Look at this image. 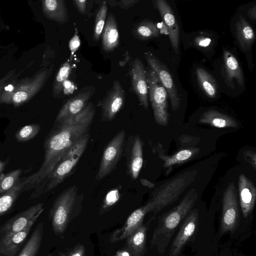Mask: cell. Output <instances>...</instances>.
<instances>
[{
    "instance_id": "cell-4",
    "label": "cell",
    "mask_w": 256,
    "mask_h": 256,
    "mask_svg": "<svg viewBox=\"0 0 256 256\" xmlns=\"http://www.w3.org/2000/svg\"><path fill=\"white\" fill-rule=\"evenodd\" d=\"M53 66H46L34 76L20 80H14L0 95V104L20 106L30 100L43 87L50 75Z\"/></svg>"
},
{
    "instance_id": "cell-46",
    "label": "cell",
    "mask_w": 256,
    "mask_h": 256,
    "mask_svg": "<svg viewBox=\"0 0 256 256\" xmlns=\"http://www.w3.org/2000/svg\"><path fill=\"white\" fill-rule=\"evenodd\" d=\"M8 162L9 158H6L5 160H0V174L2 173Z\"/></svg>"
},
{
    "instance_id": "cell-31",
    "label": "cell",
    "mask_w": 256,
    "mask_h": 256,
    "mask_svg": "<svg viewBox=\"0 0 256 256\" xmlns=\"http://www.w3.org/2000/svg\"><path fill=\"white\" fill-rule=\"evenodd\" d=\"M72 70V66L69 60L66 61L60 68L54 80L52 95L54 98H57L62 93L64 84L68 79Z\"/></svg>"
},
{
    "instance_id": "cell-10",
    "label": "cell",
    "mask_w": 256,
    "mask_h": 256,
    "mask_svg": "<svg viewBox=\"0 0 256 256\" xmlns=\"http://www.w3.org/2000/svg\"><path fill=\"white\" fill-rule=\"evenodd\" d=\"M44 209V204L38 203L8 220L0 226V239L20 232L30 224H34Z\"/></svg>"
},
{
    "instance_id": "cell-26",
    "label": "cell",
    "mask_w": 256,
    "mask_h": 256,
    "mask_svg": "<svg viewBox=\"0 0 256 256\" xmlns=\"http://www.w3.org/2000/svg\"><path fill=\"white\" fill-rule=\"evenodd\" d=\"M44 224H38L18 256H36L41 246Z\"/></svg>"
},
{
    "instance_id": "cell-19",
    "label": "cell",
    "mask_w": 256,
    "mask_h": 256,
    "mask_svg": "<svg viewBox=\"0 0 256 256\" xmlns=\"http://www.w3.org/2000/svg\"><path fill=\"white\" fill-rule=\"evenodd\" d=\"M240 201L243 216L247 218L253 210L256 200V189L252 182L244 174L238 178Z\"/></svg>"
},
{
    "instance_id": "cell-30",
    "label": "cell",
    "mask_w": 256,
    "mask_h": 256,
    "mask_svg": "<svg viewBox=\"0 0 256 256\" xmlns=\"http://www.w3.org/2000/svg\"><path fill=\"white\" fill-rule=\"evenodd\" d=\"M134 35L141 40H148L156 38L160 34V30L155 23L145 20L138 23L134 28Z\"/></svg>"
},
{
    "instance_id": "cell-43",
    "label": "cell",
    "mask_w": 256,
    "mask_h": 256,
    "mask_svg": "<svg viewBox=\"0 0 256 256\" xmlns=\"http://www.w3.org/2000/svg\"><path fill=\"white\" fill-rule=\"evenodd\" d=\"M137 2V0H121L118 2V4L120 8H128L132 6Z\"/></svg>"
},
{
    "instance_id": "cell-3",
    "label": "cell",
    "mask_w": 256,
    "mask_h": 256,
    "mask_svg": "<svg viewBox=\"0 0 256 256\" xmlns=\"http://www.w3.org/2000/svg\"><path fill=\"white\" fill-rule=\"evenodd\" d=\"M90 138L88 132L62 157L49 174L34 188L30 198H37L52 190L71 174L85 151Z\"/></svg>"
},
{
    "instance_id": "cell-39",
    "label": "cell",
    "mask_w": 256,
    "mask_h": 256,
    "mask_svg": "<svg viewBox=\"0 0 256 256\" xmlns=\"http://www.w3.org/2000/svg\"><path fill=\"white\" fill-rule=\"evenodd\" d=\"M84 246L79 244L72 250L66 256H84Z\"/></svg>"
},
{
    "instance_id": "cell-6",
    "label": "cell",
    "mask_w": 256,
    "mask_h": 256,
    "mask_svg": "<svg viewBox=\"0 0 256 256\" xmlns=\"http://www.w3.org/2000/svg\"><path fill=\"white\" fill-rule=\"evenodd\" d=\"M78 188L73 186L64 190L56 199L49 216L56 235L62 234L67 226L78 196Z\"/></svg>"
},
{
    "instance_id": "cell-15",
    "label": "cell",
    "mask_w": 256,
    "mask_h": 256,
    "mask_svg": "<svg viewBox=\"0 0 256 256\" xmlns=\"http://www.w3.org/2000/svg\"><path fill=\"white\" fill-rule=\"evenodd\" d=\"M198 212L193 210L184 220L170 247V256H178L194 234L197 226Z\"/></svg>"
},
{
    "instance_id": "cell-5",
    "label": "cell",
    "mask_w": 256,
    "mask_h": 256,
    "mask_svg": "<svg viewBox=\"0 0 256 256\" xmlns=\"http://www.w3.org/2000/svg\"><path fill=\"white\" fill-rule=\"evenodd\" d=\"M197 170H188L172 179L152 194L146 204L150 212H158L174 202L186 188L195 180Z\"/></svg>"
},
{
    "instance_id": "cell-23",
    "label": "cell",
    "mask_w": 256,
    "mask_h": 256,
    "mask_svg": "<svg viewBox=\"0 0 256 256\" xmlns=\"http://www.w3.org/2000/svg\"><path fill=\"white\" fill-rule=\"evenodd\" d=\"M236 34L242 49L248 50L256 39V34L252 26L245 18L240 15L236 24Z\"/></svg>"
},
{
    "instance_id": "cell-18",
    "label": "cell",
    "mask_w": 256,
    "mask_h": 256,
    "mask_svg": "<svg viewBox=\"0 0 256 256\" xmlns=\"http://www.w3.org/2000/svg\"><path fill=\"white\" fill-rule=\"evenodd\" d=\"M34 224H31L20 232L0 239V256H16L24 246Z\"/></svg>"
},
{
    "instance_id": "cell-16",
    "label": "cell",
    "mask_w": 256,
    "mask_h": 256,
    "mask_svg": "<svg viewBox=\"0 0 256 256\" xmlns=\"http://www.w3.org/2000/svg\"><path fill=\"white\" fill-rule=\"evenodd\" d=\"M164 24L167 28L169 38L174 52L178 51L180 30L178 23L170 6L164 0H157L155 2Z\"/></svg>"
},
{
    "instance_id": "cell-2",
    "label": "cell",
    "mask_w": 256,
    "mask_h": 256,
    "mask_svg": "<svg viewBox=\"0 0 256 256\" xmlns=\"http://www.w3.org/2000/svg\"><path fill=\"white\" fill-rule=\"evenodd\" d=\"M197 198L195 189L191 190L178 206L160 218L151 240L152 246H156L160 253L164 252L178 226L192 208Z\"/></svg>"
},
{
    "instance_id": "cell-28",
    "label": "cell",
    "mask_w": 256,
    "mask_h": 256,
    "mask_svg": "<svg viewBox=\"0 0 256 256\" xmlns=\"http://www.w3.org/2000/svg\"><path fill=\"white\" fill-rule=\"evenodd\" d=\"M196 75L198 84L206 94L210 98H214L218 93L217 83L214 77L202 68H198Z\"/></svg>"
},
{
    "instance_id": "cell-27",
    "label": "cell",
    "mask_w": 256,
    "mask_h": 256,
    "mask_svg": "<svg viewBox=\"0 0 256 256\" xmlns=\"http://www.w3.org/2000/svg\"><path fill=\"white\" fill-rule=\"evenodd\" d=\"M24 186L23 179L21 178L12 188L0 196V216L12 208L18 196L23 192Z\"/></svg>"
},
{
    "instance_id": "cell-44",
    "label": "cell",
    "mask_w": 256,
    "mask_h": 256,
    "mask_svg": "<svg viewBox=\"0 0 256 256\" xmlns=\"http://www.w3.org/2000/svg\"><path fill=\"white\" fill-rule=\"evenodd\" d=\"M140 182L142 186L150 188H152L155 186L154 183L145 178H141L140 180Z\"/></svg>"
},
{
    "instance_id": "cell-38",
    "label": "cell",
    "mask_w": 256,
    "mask_h": 256,
    "mask_svg": "<svg viewBox=\"0 0 256 256\" xmlns=\"http://www.w3.org/2000/svg\"><path fill=\"white\" fill-rule=\"evenodd\" d=\"M212 40L205 36H199L194 39V43L196 46L200 48H206L211 43Z\"/></svg>"
},
{
    "instance_id": "cell-25",
    "label": "cell",
    "mask_w": 256,
    "mask_h": 256,
    "mask_svg": "<svg viewBox=\"0 0 256 256\" xmlns=\"http://www.w3.org/2000/svg\"><path fill=\"white\" fill-rule=\"evenodd\" d=\"M224 64L226 78L228 82L232 84L234 80L240 86H243L244 76L239 62L235 56L227 50L224 52Z\"/></svg>"
},
{
    "instance_id": "cell-17",
    "label": "cell",
    "mask_w": 256,
    "mask_h": 256,
    "mask_svg": "<svg viewBox=\"0 0 256 256\" xmlns=\"http://www.w3.org/2000/svg\"><path fill=\"white\" fill-rule=\"evenodd\" d=\"M149 212L150 210L146 204L134 210L128 217L123 226L112 234V242H115L128 238L142 225L144 216Z\"/></svg>"
},
{
    "instance_id": "cell-35",
    "label": "cell",
    "mask_w": 256,
    "mask_h": 256,
    "mask_svg": "<svg viewBox=\"0 0 256 256\" xmlns=\"http://www.w3.org/2000/svg\"><path fill=\"white\" fill-rule=\"evenodd\" d=\"M40 124H34L24 126L15 134L17 141L22 142H28L34 138L40 130Z\"/></svg>"
},
{
    "instance_id": "cell-33",
    "label": "cell",
    "mask_w": 256,
    "mask_h": 256,
    "mask_svg": "<svg viewBox=\"0 0 256 256\" xmlns=\"http://www.w3.org/2000/svg\"><path fill=\"white\" fill-rule=\"evenodd\" d=\"M21 168L0 174V196L12 188L20 180Z\"/></svg>"
},
{
    "instance_id": "cell-20",
    "label": "cell",
    "mask_w": 256,
    "mask_h": 256,
    "mask_svg": "<svg viewBox=\"0 0 256 256\" xmlns=\"http://www.w3.org/2000/svg\"><path fill=\"white\" fill-rule=\"evenodd\" d=\"M127 166L128 173L133 180L138 176L143 164L142 144L138 136L134 137L128 156Z\"/></svg>"
},
{
    "instance_id": "cell-36",
    "label": "cell",
    "mask_w": 256,
    "mask_h": 256,
    "mask_svg": "<svg viewBox=\"0 0 256 256\" xmlns=\"http://www.w3.org/2000/svg\"><path fill=\"white\" fill-rule=\"evenodd\" d=\"M23 70L16 73V70L13 69L9 71L5 76L0 79V95L3 92L4 88L12 80L18 78Z\"/></svg>"
},
{
    "instance_id": "cell-40",
    "label": "cell",
    "mask_w": 256,
    "mask_h": 256,
    "mask_svg": "<svg viewBox=\"0 0 256 256\" xmlns=\"http://www.w3.org/2000/svg\"><path fill=\"white\" fill-rule=\"evenodd\" d=\"M78 11L81 14H84L86 12V8L87 0H73Z\"/></svg>"
},
{
    "instance_id": "cell-37",
    "label": "cell",
    "mask_w": 256,
    "mask_h": 256,
    "mask_svg": "<svg viewBox=\"0 0 256 256\" xmlns=\"http://www.w3.org/2000/svg\"><path fill=\"white\" fill-rule=\"evenodd\" d=\"M80 45V40L78 34L77 32H75L74 36L70 40L68 43V47L71 52V54L73 55L76 51L78 50Z\"/></svg>"
},
{
    "instance_id": "cell-41",
    "label": "cell",
    "mask_w": 256,
    "mask_h": 256,
    "mask_svg": "<svg viewBox=\"0 0 256 256\" xmlns=\"http://www.w3.org/2000/svg\"><path fill=\"white\" fill-rule=\"evenodd\" d=\"M244 158L256 168V153L252 151H246L244 153Z\"/></svg>"
},
{
    "instance_id": "cell-22",
    "label": "cell",
    "mask_w": 256,
    "mask_h": 256,
    "mask_svg": "<svg viewBox=\"0 0 256 256\" xmlns=\"http://www.w3.org/2000/svg\"><path fill=\"white\" fill-rule=\"evenodd\" d=\"M102 36L103 50L106 52L113 50L119 44V32L114 16L110 14L106 22Z\"/></svg>"
},
{
    "instance_id": "cell-14",
    "label": "cell",
    "mask_w": 256,
    "mask_h": 256,
    "mask_svg": "<svg viewBox=\"0 0 256 256\" xmlns=\"http://www.w3.org/2000/svg\"><path fill=\"white\" fill-rule=\"evenodd\" d=\"M130 77L133 90L137 96L141 105L145 108H148V87L146 72L141 60L136 58L133 62Z\"/></svg>"
},
{
    "instance_id": "cell-48",
    "label": "cell",
    "mask_w": 256,
    "mask_h": 256,
    "mask_svg": "<svg viewBox=\"0 0 256 256\" xmlns=\"http://www.w3.org/2000/svg\"><path fill=\"white\" fill-rule=\"evenodd\" d=\"M52 256V255H48V256Z\"/></svg>"
},
{
    "instance_id": "cell-34",
    "label": "cell",
    "mask_w": 256,
    "mask_h": 256,
    "mask_svg": "<svg viewBox=\"0 0 256 256\" xmlns=\"http://www.w3.org/2000/svg\"><path fill=\"white\" fill-rule=\"evenodd\" d=\"M107 12V2L104 1L98 10L95 19L92 34L93 40L95 41H98L102 36L106 23Z\"/></svg>"
},
{
    "instance_id": "cell-47",
    "label": "cell",
    "mask_w": 256,
    "mask_h": 256,
    "mask_svg": "<svg viewBox=\"0 0 256 256\" xmlns=\"http://www.w3.org/2000/svg\"><path fill=\"white\" fill-rule=\"evenodd\" d=\"M114 256H130V254L128 251L122 250L118 252Z\"/></svg>"
},
{
    "instance_id": "cell-12",
    "label": "cell",
    "mask_w": 256,
    "mask_h": 256,
    "mask_svg": "<svg viewBox=\"0 0 256 256\" xmlns=\"http://www.w3.org/2000/svg\"><path fill=\"white\" fill-rule=\"evenodd\" d=\"M125 99V92L120 82L114 81L102 104V120L110 122L114 119L122 108Z\"/></svg>"
},
{
    "instance_id": "cell-32",
    "label": "cell",
    "mask_w": 256,
    "mask_h": 256,
    "mask_svg": "<svg viewBox=\"0 0 256 256\" xmlns=\"http://www.w3.org/2000/svg\"><path fill=\"white\" fill-rule=\"evenodd\" d=\"M196 149H184L171 156L160 154V158L164 162V167L167 168L186 162L196 154Z\"/></svg>"
},
{
    "instance_id": "cell-13",
    "label": "cell",
    "mask_w": 256,
    "mask_h": 256,
    "mask_svg": "<svg viewBox=\"0 0 256 256\" xmlns=\"http://www.w3.org/2000/svg\"><path fill=\"white\" fill-rule=\"evenodd\" d=\"M94 86H87L74 96L69 99L60 109L55 120L59 122L68 118L74 116L87 106L88 101L94 93Z\"/></svg>"
},
{
    "instance_id": "cell-1",
    "label": "cell",
    "mask_w": 256,
    "mask_h": 256,
    "mask_svg": "<svg viewBox=\"0 0 256 256\" xmlns=\"http://www.w3.org/2000/svg\"><path fill=\"white\" fill-rule=\"evenodd\" d=\"M95 113L94 104L89 102L78 114L54 123L44 141L43 162L36 172L22 178L24 183L23 192L39 184L62 157L89 132Z\"/></svg>"
},
{
    "instance_id": "cell-42",
    "label": "cell",
    "mask_w": 256,
    "mask_h": 256,
    "mask_svg": "<svg viewBox=\"0 0 256 256\" xmlns=\"http://www.w3.org/2000/svg\"><path fill=\"white\" fill-rule=\"evenodd\" d=\"M118 198L115 194L110 193V194H108L106 200L105 206H112L118 200Z\"/></svg>"
},
{
    "instance_id": "cell-24",
    "label": "cell",
    "mask_w": 256,
    "mask_h": 256,
    "mask_svg": "<svg viewBox=\"0 0 256 256\" xmlns=\"http://www.w3.org/2000/svg\"><path fill=\"white\" fill-rule=\"evenodd\" d=\"M199 122L218 128H236L238 126L237 122L233 118L213 109L203 113Z\"/></svg>"
},
{
    "instance_id": "cell-29",
    "label": "cell",
    "mask_w": 256,
    "mask_h": 256,
    "mask_svg": "<svg viewBox=\"0 0 256 256\" xmlns=\"http://www.w3.org/2000/svg\"><path fill=\"white\" fill-rule=\"evenodd\" d=\"M146 228L142 225L128 238V246L134 256H142L146 244Z\"/></svg>"
},
{
    "instance_id": "cell-21",
    "label": "cell",
    "mask_w": 256,
    "mask_h": 256,
    "mask_svg": "<svg viewBox=\"0 0 256 256\" xmlns=\"http://www.w3.org/2000/svg\"><path fill=\"white\" fill-rule=\"evenodd\" d=\"M43 14L48 19L63 24L68 21V12L64 0H43Z\"/></svg>"
},
{
    "instance_id": "cell-11",
    "label": "cell",
    "mask_w": 256,
    "mask_h": 256,
    "mask_svg": "<svg viewBox=\"0 0 256 256\" xmlns=\"http://www.w3.org/2000/svg\"><path fill=\"white\" fill-rule=\"evenodd\" d=\"M239 211L234 184H229L222 199V210L220 232L224 234L233 232L237 226Z\"/></svg>"
},
{
    "instance_id": "cell-8",
    "label": "cell",
    "mask_w": 256,
    "mask_h": 256,
    "mask_svg": "<svg viewBox=\"0 0 256 256\" xmlns=\"http://www.w3.org/2000/svg\"><path fill=\"white\" fill-rule=\"evenodd\" d=\"M125 139L126 132L122 130L106 145L102 157L96 180L104 178L114 169L122 156Z\"/></svg>"
},
{
    "instance_id": "cell-45",
    "label": "cell",
    "mask_w": 256,
    "mask_h": 256,
    "mask_svg": "<svg viewBox=\"0 0 256 256\" xmlns=\"http://www.w3.org/2000/svg\"><path fill=\"white\" fill-rule=\"evenodd\" d=\"M249 17L252 20H255L256 18V7L254 5L248 12Z\"/></svg>"
},
{
    "instance_id": "cell-7",
    "label": "cell",
    "mask_w": 256,
    "mask_h": 256,
    "mask_svg": "<svg viewBox=\"0 0 256 256\" xmlns=\"http://www.w3.org/2000/svg\"><path fill=\"white\" fill-rule=\"evenodd\" d=\"M148 94L157 124L166 126L168 122V93L156 74L151 69L146 72Z\"/></svg>"
},
{
    "instance_id": "cell-9",
    "label": "cell",
    "mask_w": 256,
    "mask_h": 256,
    "mask_svg": "<svg viewBox=\"0 0 256 256\" xmlns=\"http://www.w3.org/2000/svg\"><path fill=\"white\" fill-rule=\"evenodd\" d=\"M145 58L152 70L157 75L166 88L170 98L172 108L178 110L180 106V98L174 80L165 65L150 52L144 53Z\"/></svg>"
}]
</instances>
